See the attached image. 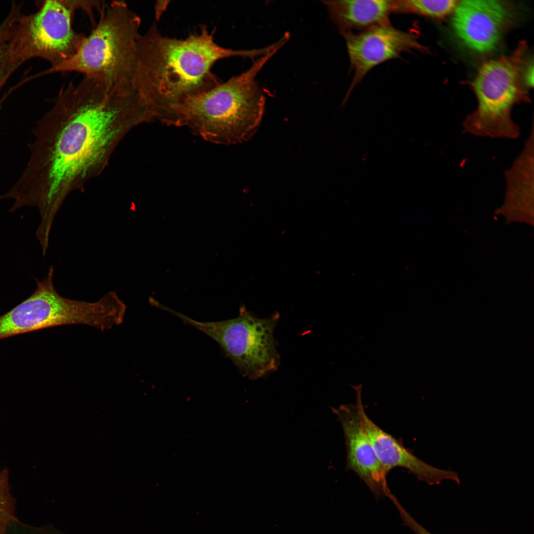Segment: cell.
I'll use <instances>...</instances> for the list:
<instances>
[{"instance_id":"3957f363","label":"cell","mask_w":534,"mask_h":534,"mask_svg":"<svg viewBox=\"0 0 534 534\" xmlns=\"http://www.w3.org/2000/svg\"><path fill=\"white\" fill-rule=\"evenodd\" d=\"M280 47L261 56L242 74L186 98L178 109L180 127H188L193 134L217 144L250 138L262 120L266 100L255 78Z\"/></svg>"},{"instance_id":"5b68a950","label":"cell","mask_w":534,"mask_h":534,"mask_svg":"<svg viewBox=\"0 0 534 534\" xmlns=\"http://www.w3.org/2000/svg\"><path fill=\"white\" fill-rule=\"evenodd\" d=\"M527 49L526 42L521 41L511 54L480 67L471 83L478 105L463 122L465 133L493 138L519 136L520 129L511 112L516 104L530 101L522 75Z\"/></svg>"},{"instance_id":"30bf717a","label":"cell","mask_w":534,"mask_h":534,"mask_svg":"<svg viewBox=\"0 0 534 534\" xmlns=\"http://www.w3.org/2000/svg\"><path fill=\"white\" fill-rule=\"evenodd\" d=\"M514 18L510 5L495 0H459L451 23L455 34L470 49L479 53L493 51Z\"/></svg>"},{"instance_id":"ac0fdd59","label":"cell","mask_w":534,"mask_h":534,"mask_svg":"<svg viewBox=\"0 0 534 534\" xmlns=\"http://www.w3.org/2000/svg\"><path fill=\"white\" fill-rule=\"evenodd\" d=\"M395 507L404 524L415 534H432L418 523L406 511L400 503H397Z\"/></svg>"},{"instance_id":"52a82bcc","label":"cell","mask_w":534,"mask_h":534,"mask_svg":"<svg viewBox=\"0 0 534 534\" xmlns=\"http://www.w3.org/2000/svg\"><path fill=\"white\" fill-rule=\"evenodd\" d=\"M167 312L216 341L243 375L251 379L274 372L280 364L273 336L279 318L277 312L261 318L242 306L234 318L201 322L170 308Z\"/></svg>"},{"instance_id":"9c48e42d","label":"cell","mask_w":534,"mask_h":534,"mask_svg":"<svg viewBox=\"0 0 534 534\" xmlns=\"http://www.w3.org/2000/svg\"><path fill=\"white\" fill-rule=\"evenodd\" d=\"M345 40L350 69L354 76L344 102H346L355 87L375 66L399 58L403 52L418 50L428 52L419 42L415 32H405L393 27L390 23L373 26L359 33L341 34Z\"/></svg>"},{"instance_id":"e0dca14e","label":"cell","mask_w":534,"mask_h":534,"mask_svg":"<svg viewBox=\"0 0 534 534\" xmlns=\"http://www.w3.org/2000/svg\"><path fill=\"white\" fill-rule=\"evenodd\" d=\"M62 3L73 12L75 10H83L87 14L92 25H94V12L100 14L104 10V4L99 0H60Z\"/></svg>"},{"instance_id":"9a60e30c","label":"cell","mask_w":534,"mask_h":534,"mask_svg":"<svg viewBox=\"0 0 534 534\" xmlns=\"http://www.w3.org/2000/svg\"><path fill=\"white\" fill-rule=\"evenodd\" d=\"M456 0H398L395 13L412 14L441 20L453 12Z\"/></svg>"},{"instance_id":"8992f818","label":"cell","mask_w":534,"mask_h":534,"mask_svg":"<svg viewBox=\"0 0 534 534\" xmlns=\"http://www.w3.org/2000/svg\"><path fill=\"white\" fill-rule=\"evenodd\" d=\"M22 4L13 3L6 17L10 48L13 59L22 65L33 58L47 61L54 68L72 58L86 36L72 26L73 11L60 0L42 1L30 14L21 12Z\"/></svg>"},{"instance_id":"277c9868","label":"cell","mask_w":534,"mask_h":534,"mask_svg":"<svg viewBox=\"0 0 534 534\" xmlns=\"http://www.w3.org/2000/svg\"><path fill=\"white\" fill-rule=\"evenodd\" d=\"M140 24L139 17L124 1H112L76 54L42 74L77 72L99 77L120 89L137 86V41Z\"/></svg>"},{"instance_id":"ffe728a7","label":"cell","mask_w":534,"mask_h":534,"mask_svg":"<svg viewBox=\"0 0 534 534\" xmlns=\"http://www.w3.org/2000/svg\"><path fill=\"white\" fill-rule=\"evenodd\" d=\"M523 79L526 87L532 88L534 85L533 63L527 62L523 69Z\"/></svg>"},{"instance_id":"7c38bea8","label":"cell","mask_w":534,"mask_h":534,"mask_svg":"<svg viewBox=\"0 0 534 534\" xmlns=\"http://www.w3.org/2000/svg\"><path fill=\"white\" fill-rule=\"evenodd\" d=\"M341 424L347 450L348 470L354 471L377 499L392 493L386 477L388 472L379 459L360 424L355 404L332 408Z\"/></svg>"},{"instance_id":"6da1fadb","label":"cell","mask_w":534,"mask_h":534,"mask_svg":"<svg viewBox=\"0 0 534 534\" xmlns=\"http://www.w3.org/2000/svg\"><path fill=\"white\" fill-rule=\"evenodd\" d=\"M153 120L137 87L119 89L92 76L70 83L32 130L28 162L3 199L13 200V211L36 207L40 225L51 228L67 197L103 172L131 131Z\"/></svg>"},{"instance_id":"5bb4252c","label":"cell","mask_w":534,"mask_h":534,"mask_svg":"<svg viewBox=\"0 0 534 534\" xmlns=\"http://www.w3.org/2000/svg\"><path fill=\"white\" fill-rule=\"evenodd\" d=\"M332 22L341 34L360 31L375 26L390 23L389 16L395 13L396 0H323Z\"/></svg>"},{"instance_id":"2e32d148","label":"cell","mask_w":534,"mask_h":534,"mask_svg":"<svg viewBox=\"0 0 534 534\" xmlns=\"http://www.w3.org/2000/svg\"><path fill=\"white\" fill-rule=\"evenodd\" d=\"M20 66L13 59L7 35L3 28L0 26V92Z\"/></svg>"},{"instance_id":"44dd1931","label":"cell","mask_w":534,"mask_h":534,"mask_svg":"<svg viewBox=\"0 0 534 534\" xmlns=\"http://www.w3.org/2000/svg\"><path fill=\"white\" fill-rule=\"evenodd\" d=\"M170 2V0H158L157 1L154 6L155 17L157 21L159 20L163 13L166 10Z\"/></svg>"},{"instance_id":"4fadbf2b","label":"cell","mask_w":534,"mask_h":534,"mask_svg":"<svg viewBox=\"0 0 534 534\" xmlns=\"http://www.w3.org/2000/svg\"><path fill=\"white\" fill-rule=\"evenodd\" d=\"M534 135L532 123L523 150L504 173L505 199L497 211L508 223L521 222L533 225Z\"/></svg>"},{"instance_id":"8fae6325","label":"cell","mask_w":534,"mask_h":534,"mask_svg":"<svg viewBox=\"0 0 534 534\" xmlns=\"http://www.w3.org/2000/svg\"><path fill=\"white\" fill-rule=\"evenodd\" d=\"M362 384L352 385L355 390V405L362 429L368 437L380 462L388 473L396 467L404 468L422 482L430 485L440 484L444 480L460 484L458 474L444 470L424 462L392 435L376 424L366 414L361 399Z\"/></svg>"},{"instance_id":"d6986e66","label":"cell","mask_w":534,"mask_h":534,"mask_svg":"<svg viewBox=\"0 0 534 534\" xmlns=\"http://www.w3.org/2000/svg\"><path fill=\"white\" fill-rule=\"evenodd\" d=\"M15 516V511L12 505L4 499L0 497V534H6L8 524Z\"/></svg>"},{"instance_id":"7a4b0ae2","label":"cell","mask_w":534,"mask_h":534,"mask_svg":"<svg viewBox=\"0 0 534 534\" xmlns=\"http://www.w3.org/2000/svg\"><path fill=\"white\" fill-rule=\"evenodd\" d=\"M205 25L184 39L164 36L153 24L137 41L136 83L146 98L154 120L180 127L178 109L187 98L222 82L212 72L219 60L234 56L255 58L268 48L234 50L222 47Z\"/></svg>"},{"instance_id":"ba28073f","label":"cell","mask_w":534,"mask_h":534,"mask_svg":"<svg viewBox=\"0 0 534 534\" xmlns=\"http://www.w3.org/2000/svg\"><path fill=\"white\" fill-rule=\"evenodd\" d=\"M53 266L42 280L35 279V291L0 316V339L53 326L89 325L93 312L89 302L66 298L53 284Z\"/></svg>"}]
</instances>
